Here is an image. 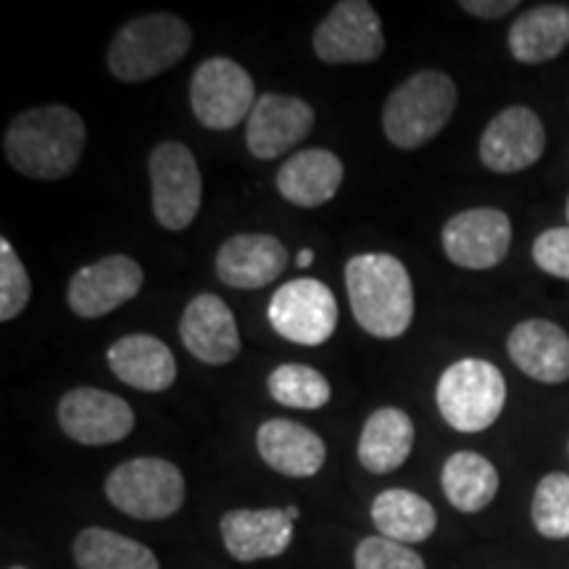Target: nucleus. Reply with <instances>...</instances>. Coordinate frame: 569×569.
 Here are the masks:
<instances>
[{"label":"nucleus","mask_w":569,"mask_h":569,"mask_svg":"<svg viewBox=\"0 0 569 569\" xmlns=\"http://www.w3.org/2000/svg\"><path fill=\"white\" fill-rule=\"evenodd\" d=\"M142 282L146 274L132 256L111 253L74 272L67 288V303L77 317L101 319L132 301Z\"/></svg>","instance_id":"ddd939ff"},{"label":"nucleus","mask_w":569,"mask_h":569,"mask_svg":"<svg viewBox=\"0 0 569 569\" xmlns=\"http://www.w3.org/2000/svg\"><path fill=\"white\" fill-rule=\"evenodd\" d=\"M372 522L382 538L415 546L436 532L438 515L436 507L415 490L390 488L372 501Z\"/></svg>","instance_id":"393cba45"},{"label":"nucleus","mask_w":569,"mask_h":569,"mask_svg":"<svg viewBox=\"0 0 569 569\" xmlns=\"http://www.w3.org/2000/svg\"><path fill=\"white\" fill-rule=\"evenodd\" d=\"M293 528L296 522L284 509H232L219 519L227 553L243 565L274 559L288 551Z\"/></svg>","instance_id":"a211bd4d"},{"label":"nucleus","mask_w":569,"mask_h":569,"mask_svg":"<svg viewBox=\"0 0 569 569\" xmlns=\"http://www.w3.org/2000/svg\"><path fill=\"white\" fill-rule=\"evenodd\" d=\"M322 63H372L386 53L380 13L367 0H340L311 38Z\"/></svg>","instance_id":"9d476101"},{"label":"nucleus","mask_w":569,"mask_h":569,"mask_svg":"<svg viewBox=\"0 0 569 569\" xmlns=\"http://www.w3.org/2000/svg\"><path fill=\"white\" fill-rule=\"evenodd\" d=\"M153 217L163 230L182 232L196 222L203 201L201 169L184 142L163 140L148 156Z\"/></svg>","instance_id":"0eeeda50"},{"label":"nucleus","mask_w":569,"mask_h":569,"mask_svg":"<svg viewBox=\"0 0 569 569\" xmlns=\"http://www.w3.org/2000/svg\"><path fill=\"white\" fill-rule=\"evenodd\" d=\"M193 46V30L174 13H142L113 34L106 63L119 82L138 84L180 63Z\"/></svg>","instance_id":"20e7f679"},{"label":"nucleus","mask_w":569,"mask_h":569,"mask_svg":"<svg viewBox=\"0 0 569 569\" xmlns=\"http://www.w3.org/2000/svg\"><path fill=\"white\" fill-rule=\"evenodd\" d=\"M32 298V280L21 264L17 248L9 238H0V319L11 322L27 309Z\"/></svg>","instance_id":"c756f323"},{"label":"nucleus","mask_w":569,"mask_h":569,"mask_svg":"<svg viewBox=\"0 0 569 569\" xmlns=\"http://www.w3.org/2000/svg\"><path fill=\"white\" fill-rule=\"evenodd\" d=\"M256 448L267 467L284 478H315L327 459L325 440L293 419H267L256 430Z\"/></svg>","instance_id":"412c9836"},{"label":"nucleus","mask_w":569,"mask_h":569,"mask_svg":"<svg viewBox=\"0 0 569 569\" xmlns=\"http://www.w3.org/2000/svg\"><path fill=\"white\" fill-rule=\"evenodd\" d=\"M256 96L253 77L227 56H211L201 61L190 80V109L206 130L227 132L248 122Z\"/></svg>","instance_id":"6e6552de"},{"label":"nucleus","mask_w":569,"mask_h":569,"mask_svg":"<svg viewBox=\"0 0 569 569\" xmlns=\"http://www.w3.org/2000/svg\"><path fill=\"white\" fill-rule=\"evenodd\" d=\"M346 290L353 319L367 336L396 340L415 319V284L401 259L356 253L346 264Z\"/></svg>","instance_id":"f03ea898"},{"label":"nucleus","mask_w":569,"mask_h":569,"mask_svg":"<svg viewBox=\"0 0 569 569\" xmlns=\"http://www.w3.org/2000/svg\"><path fill=\"white\" fill-rule=\"evenodd\" d=\"M457 103L459 92L451 77L438 69H422L388 96L382 106V132L390 146L417 151L443 132Z\"/></svg>","instance_id":"7ed1b4c3"},{"label":"nucleus","mask_w":569,"mask_h":569,"mask_svg":"<svg viewBox=\"0 0 569 569\" xmlns=\"http://www.w3.org/2000/svg\"><path fill=\"white\" fill-rule=\"evenodd\" d=\"M517 0H461L459 9H465L467 13H472V17L478 19H501L507 17L509 11L517 9Z\"/></svg>","instance_id":"473e14b6"},{"label":"nucleus","mask_w":569,"mask_h":569,"mask_svg":"<svg viewBox=\"0 0 569 569\" xmlns=\"http://www.w3.org/2000/svg\"><path fill=\"white\" fill-rule=\"evenodd\" d=\"M411 448H415V422L403 409H377L361 427L359 461L367 472H396L411 457Z\"/></svg>","instance_id":"b1692460"},{"label":"nucleus","mask_w":569,"mask_h":569,"mask_svg":"<svg viewBox=\"0 0 569 569\" xmlns=\"http://www.w3.org/2000/svg\"><path fill=\"white\" fill-rule=\"evenodd\" d=\"M482 167L496 174H517L540 161L546 151V130L528 106H509L490 119L480 138Z\"/></svg>","instance_id":"4468645a"},{"label":"nucleus","mask_w":569,"mask_h":569,"mask_svg":"<svg viewBox=\"0 0 569 569\" xmlns=\"http://www.w3.org/2000/svg\"><path fill=\"white\" fill-rule=\"evenodd\" d=\"M338 317L336 296L315 277H298L280 284L267 306V319L277 336L309 348L336 336Z\"/></svg>","instance_id":"1a4fd4ad"},{"label":"nucleus","mask_w":569,"mask_h":569,"mask_svg":"<svg viewBox=\"0 0 569 569\" xmlns=\"http://www.w3.org/2000/svg\"><path fill=\"white\" fill-rule=\"evenodd\" d=\"M315 127V109L298 96L264 92L246 122V146L253 159H280Z\"/></svg>","instance_id":"2eb2a0df"},{"label":"nucleus","mask_w":569,"mask_h":569,"mask_svg":"<svg viewBox=\"0 0 569 569\" xmlns=\"http://www.w3.org/2000/svg\"><path fill=\"white\" fill-rule=\"evenodd\" d=\"M88 127L69 106H38L21 111L6 127L3 153L19 174L30 180H63L82 159Z\"/></svg>","instance_id":"f257e3e1"},{"label":"nucleus","mask_w":569,"mask_h":569,"mask_svg":"<svg viewBox=\"0 0 569 569\" xmlns=\"http://www.w3.org/2000/svg\"><path fill=\"white\" fill-rule=\"evenodd\" d=\"M440 243L451 264L472 272L493 269L511 248V219L493 206L459 211L443 224Z\"/></svg>","instance_id":"9b49d317"},{"label":"nucleus","mask_w":569,"mask_h":569,"mask_svg":"<svg viewBox=\"0 0 569 569\" xmlns=\"http://www.w3.org/2000/svg\"><path fill=\"white\" fill-rule=\"evenodd\" d=\"M106 496L127 517L153 522V519H167L182 509L184 478L167 459H130L106 478Z\"/></svg>","instance_id":"423d86ee"},{"label":"nucleus","mask_w":569,"mask_h":569,"mask_svg":"<svg viewBox=\"0 0 569 569\" xmlns=\"http://www.w3.org/2000/svg\"><path fill=\"white\" fill-rule=\"evenodd\" d=\"M315 251H311V248H303V251H298V256H296V267H301V269H306V267H311L315 264Z\"/></svg>","instance_id":"72a5a7b5"},{"label":"nucleus","mask_w":569,"mask_h":569,"mask_svg":"<svg viewBox=\"0 0 569 569\" xmlns=\"http://www.w3.org/2000/svg\"><path fill=\"white\" fill-rule=\"evenodd\" d=\"M532 261L546 274L569 280V224L540 232L532 243Z\"/></svg>","instance_id":"2f4dec72"},{"label":"nucleus","mask_w":569,"mask_h":569,"mask_svg":"<svg viewBox=\"0 0 569 569\" xmlns=\"http://www.w3.org/2000/svg\"><path fill=\"white\" fill-rule=\"evenodd\" d=\"M288 267V248L267 232H240L219 246L213 269L234 290H259L272 284Z\"/></svg>","instance_id":"f3484780"},{"label":"nucleus","mask_w":569,"mask_h":569,"mask_svg":"<svg viewBox=\"0 0 569 569\" xmlns=\"http://www.w3.org/2000/svg\"><path fill=\"white\" fill-rule=\"evenodd\" d=\"M180 338L190 356L209 367L230 365L240 353L238 319L230 306L213 293L190 298L180 319Z\"/></svg>","instance_id":"dca6fc26"},{"label":"nucleus","mask_w":569,"mask_h":569,"mask_svg":"<svg viewBox=\"0 0 569 569\" xmlns=\"http://www.w3.org/2000/svg\"><path fill=\"white\" fill-rule=\"evenodd\" d=\"M346 169L327 148H303L277 169V193L298 209H319L338 196Z\"/></svg>","instance_id":"aec40b11"},{"label":"nucleus","mask_w":569,"mask_h":569,"mask_svg":"<svg viewBox=\"0 0 569 569\" xmlns=\"http://www.w3.org/2000/svg\"><path fill=\"white\" fill-rule=\"evenodd\" d=\"M267 390L284 409L315 411L330 403V380L309 365H280L267 377Z\"/></svg>","instance_id":"cd10ccee"},{"label":"nucleus","mask_w":569,"mask_h":569,"mask_svg":"<svg viewBox=\"0 0 569 569\" xmlns=\"http://www.w3.org/2000/svg\"><path fill=\"white\" fill-rule=\"evenodd\" d=\"M353 569H427L425 559L407 543L369 536L356 546Z\"/></svg>","instance_id":"7c9ffc66"},{"label":"nucleus","mask_w":569,"mask_h":569,"mask_svg":"<svg viewBox=\"0 0 569 569\" xmlns=\"http://www.w3.org/2000/svg\"><path fill=\"white\" fill-rule=\"evenodd\" d=\"M509 359L530 380L559 386L569 380V336L549 319H525L507 340Z\"/></svg>","instance_id":"6ab92c4d"},{"label":"nucleus","mask_w":569,"mask_h":569,"mask_svg":"<svg viewBox=\"0 0 569 569\" xmlns=\"http://www.w3.org/2000/svg\"><path fill=\"white\" fill-rule=\"evenodd\" d=\"M501 486L493 461L475 451H457L446 459L440 472V488L453 509L478 515L490 507Z\"/></svg>","instance_id":"a878e982"},{"label":"nucleus","mask_w":569,"mask_h":569,"mask_svg":"<svg viewBox=\"0 0 569 569\" xmlns=\"http://www.w3.org/2000/svg\"><path fill=\"white\" fill-rule=\"evenodd\" d=\"M9 569H27V567H9Z\"/></svg>","instance_id":"e433bc0d"},{"label":"nucleus","mask_w":569,"mask_h":569,"mask_svg":"<svg viewBox=\"0 0 569 569\" xmlns=\"http://www.w3.org/2000/svg\"><path fill=\"white\" fill-rule=\"evenodd\" d=\"M569 46V6H532L515 19L509 30V51L519 63H546L567 51Z\"/></svg>","instance_id":"5701e85b"},{"label":"nucleus","mask_w":569,"mask_h":569,"mask_svg":"<svg viewBox=\"0 0 569 569\" xmlns=\"http://www.w3.org/2000/svg\"><path fill=\"white\" fill-rule=\"evenodd\" d=\"M532 525L543 538H569V475L551 472L532 496Z\"/></svg>","instance_id":"c85d7f7f"},{"label":"nucleus","mask_w":569,"mask_h":569,"mask_svg":"<svg viewBox=\"0 0 569 569\" xmlns=\"http://www.w3.org/2000/svg\"><path fill=\"white\" fill-rule=\"evenodd\" d=\"M436 403L457 432H482L507 407V380L486 359H459L438 377Z\"/></svg>","instance_id":"39448f33"},{"label":"nucleus","mask_w":569,"mask_h":569,"mask_svg":"<svg viewBox=\"0 0 569 569\" xmlns=\"http://www.w3.org/2000/svg\"><path fill=\"white\" fill-rule=\"evenodd\" d=\"M63 436L82 446H111L134 430V411L122 396L101 388H74L56 409Z\"/></svg>","instance_id":"f8f14e48"},{"label":"nucleus","mask_w":569,"mask_h":569,"mask_svg":"<svg viewBox=\"0 0 569 569\" xmlns=\"http://www.w3.org/2000/svg\"><path fill=\"white\" fill-rule=\"evenodd\" d=\"M284 511H288V517H290V519H293V522H296V519H298V517H301V509H298V507H296V503H290V507H284Z\"/></svg>","instance_id":"f704fd0d"},{"label":"nucleus","mask_w":569,"mask_h":569,"mask_svg":"<svg viewBox=\"0 0 569 569\" xmlns=\"http://www.w3.org/2000/svg\"><path fill=\"white\" fill-rule=\"evenodd\" d=\"M74 561L80 569H159L148 546L106 528H88L74 538Z\"/></svg>","instance_id":"bb28decb"},{"label":"nucleus","mask_w":569,"mask_h":569,"mask_svg":"<svg viewBox=\"0 0 569 569\" xmlns=\"http://www.w3.org/2000/svg\"><path fill=\"white\" fill-rule=\"evenodd\" d=\"M111 372L142 393H163L174 386L177 361L172 348L148 332L119 338L106 353Z\"/></svg>","instance_id":"4be33fe9"},{"label":"nucleus","mask_w":569,"mask_h":569,"mask_svg":"<svg viewBox=\"0 0 569 569\" xmlns=\"http://www.w3.org/2000/svg\"><path fill=\"white\" fill-rule=\"evenodd\" d=\"M567 222H569V198H567Z\"/></svg>","instance_id":"c9c22d12"}]
</instances>
